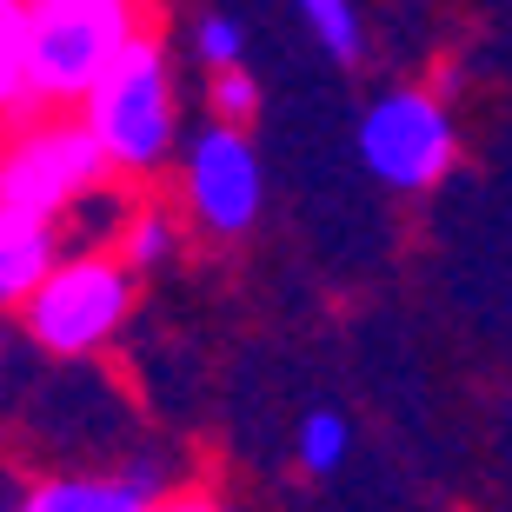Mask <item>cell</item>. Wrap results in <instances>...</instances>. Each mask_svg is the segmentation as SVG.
Here are the masks:
<instances>
[{
	"label": "cell",
	"mask_w": 512,
	"mask_h": 512,
	"mask_svg": "<svg viewBox=\"0 0 512 512\" xmlns=\"http://www.w3.org/2000/svg\"><path fill=\"white\" fill-rule=\"evenodd\" d=\"M34 100H87L133 40V0H27Z\"/></svg>",
	"instance_id": "cell-1"
},
{
	"label": "cell",
	"mask_w": 512,
	"mask_h": 512,
	"mask_svg": "<svg viewBox=\"0 0 512 512\" xmlns=\"http://www.w3.org/2000/svg\"><path fill=\"white\" fill-rule=\"evenodd\" d=\"M87 120L107 140L114 167H153L173 140V94H167V60L153 40L133 34L127 54L107 67L94 94H87Z\"/></svg>",
	"instance_id": "cell-2"
},
{
	"label": "cell",
	"mask_w": 512,
	"mask_h": 512,
	"mask_svg": "<svg viewBox=\"0 0 512 512\" xmlns=\"http://www.w3.org/2000/svg\"><path fill=\"white\" fill-rule=\"evenodd\" d=\"M114 153L94 133V120H47L14 147L7 160V180H0V213H34V220H54L67 200L100 180Z\"/></svg>",
	"instance_id": "cell-3"
},
{
	"label": "cell",
	"mask_w": 512,
	"mask_h": 512,
	"mask_svg": "<svg viewBox=\"0 0 512 512\" xmlns=\"http://www.w3.org/2000/svg\"><path fill=\"white\" fill-rule=\"evenodd\" d=\"M127 313V273L114 260H67L27 293V333L47 353H94Z\"/></svg>",
	"instance_id": "cell-4"
},
{
	"label": "cell",
	"mask_w": 512,
	"mask_h": 512,
	"mask_svg": "<svg viewBox=\"0 0 512 512\" xmlns=\"http://www.w3.org/2000/svg\"><path fill=\"white\" fill-rule=\"evenodd\" d=\"M360 160L373 167V180L399 193L433 187L446 160H453V127L439 114V100L426 94H386L380 107H366L360 120Z\"/></svg>",
	"instance_id": "cell-5"
},
{
	"label": "cell",
	"mask_w": 512,
	"mask_h": 512,
	"mask_svg": "<svg viewBox=\"0 0 512 512\" xmlns=\"http://www.w3.org/2000/svg\"><path fill=\"white\" fill-rule=\"evenodd\" d=\"M187 200H193V213L220 233L253 227V213H260V160H253V147L233 127H213V133L193 140Z\"/></svg>",
	"instance_id": "cell-6"
},
{
	"label": "cell",
	"mask_w": 512,
	"mask_h": 512,
	"mask_svg": "<svg viewBox=\"0 0 512 512\" xmlns=\"http://www.w3.org/2000/svg\"><path fill=\"white\" fill-rule=\"evenodd\" d=\"M20 506L34 512H140L160 499V473L153 466H133L120 486H100V479H54L40 493H14Z\"/></svg>",
	"instance_id": "cell-7"
},
{
	"label": "cell",
	"mask_w": 512,
	"mask_h": 512,
	"mask_svg": "<svg viewBox=\"0 0 512 512\" xmlns=\"http://www.w3.org/2000/svg\"><path fill=\"white\" fill-rule=\"evenodd\" d=\"M47 273H54V220L7 213L0 220V293L7 300H27Z\"/></svg>",
	"instance_id": "cell-8"
},
{
	"label": "cell",
	"mask_w": 512,
	"mask_h": 512,
	"mask_svg": "<svg viewBox=\"0 0 512 512\" xmlns=\"http://www.w3.org/2000/svg\"><path fill=\"white\" fill-rule=\"evenodd\" d=\"M0 100L7 114L34 107V34H27V0L0 7Z\"/></svg>",
	"instance_id": "cell-9"
},
{
	"label": "cell",
	"mask_w": 512,
	"mask_h": 512,
	"mask_svg": "<svg viewBox=\"0 0 512 512\" xmlns=\"http://www.w3.org/2000/svg\"><path fill=\"white\" fill-rule=\"evenodd\" d=\"M306 27L326 40L333 60H360V20H353V0H300Z\"/></svg>",
	"instance_id": "cell-10"
},
{
	"label": "cell",
	"mask_w": 512,
	"mask_h": 512,
	"mask_svg": "<svg viewBox=\"0 0 512 512\" xmlns=\"http://www.w3.org/2000/svg\"><path fill=\"white\" fill-rule=\"evenodd\" d=\"M340 459H346V426L333 413H313L300 426V466L306 473H333Z\"/></svg>",
	"instance_id": "cell-11"
},
{
	"label": "cell",
	"mask_w": 512,
	"mask_h": 512,
	"mask_svg": "<svg viewBox=\"0 0 512 512\" xmlns=\"http://www.w3.org/2000/svg\"><path fill=\"white\" fill-rule=\"evenodd\" d=\"M167 253H173V227L160 220V213H147V220H133V227H127V266L147 273V266H160Z\"/></svg>",
	"instance_id": "cell-12"
},
{
	"label": "cell",
	"mask_w": 512,
	"mask_h": 512,
	"mask_svg": "<svg viewBox=\"0 0 512 512\" xmlns=\"http://www.w3.org/2000/svg\"><path fill=\"white\" fill-rule=\"evenodd\" d=\"M213 107L227 120H253V107H260V94H253V74H240V67H220V80H213Z\"/></svg>",
	"instance_id": "cell-13"
},
{
	"label": "cell",
	"mask_w": 512,
	"mask_h": 512,
	"mask_svg": "<svg viewBox=\"0 0 512 512\" xmlns=\"http://www.w3.org/2000/svg\"><path fill=\"white\" fill-rule=\"evenodd\" d=\"M200 60H213V67H233V60H240V27H233L227 14L200 20Z\"/></svg>",
	"instance_id": "cell-14"
}]
</instances>
